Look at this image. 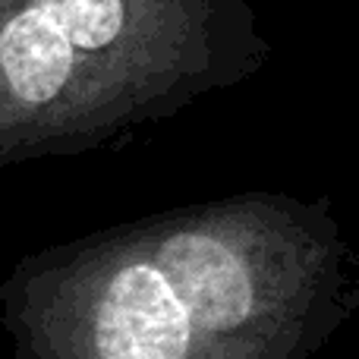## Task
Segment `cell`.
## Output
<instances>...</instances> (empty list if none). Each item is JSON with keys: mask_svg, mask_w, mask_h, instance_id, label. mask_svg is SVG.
Segmentation results:
<instances>
[{"mask_svg": "<svg viewBox=\"0 0 359 359\" xmlns=\"http://www.w3.org/2000/svg\"><path fill=\"white\" fill-rule=\"evenodd\" d=\"M299 287L233 233L174 230L114 255L63 299L60 359H287Z\"/></svg>", "mask_w": 359, "mask_h": 359, "instance_id": "cell-1", "label": "cell"}, {"mask_svg": "<svg viewBox=\"0 0 359 359\" xmlns=\"http://www.w3.org/2000/svg\"><path fill=\"white\" fill-rule=\"evenodd\" d=\"M133 0H35L0 19V79L19 104L63 98L88 54L120 48L133 32Z\"/></svg>", "mask_w": 359, "mask_h": 359, "instance_id": "cell-2", "label": "cell"}]
</instances>
